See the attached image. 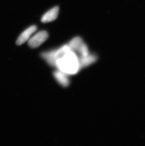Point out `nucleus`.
<instances>
[{"label": "nucleus", "mask_w": 145, "mask_h": 146, "mask_svg": "<svg viewBox=\"0 0 145 146\" xmlns=\"http://www.w3.org/2000/svg\"><path fill=\"white\" fill-rule=\"evenodd\" d=\"M56 67L66 74H75L80 70L79 57L70 50L57 60Z\"/></svg>", "instance_id": "1"}, {"label": "nucleus", "mask_w": 145, "mask_h": 146, "mask_svg": "<svg viewBox=\"0 0 145 146\" xmlns=\"http://www.w3.org/2000/svg\"><path fill=\"white\" fill-rule=\"evenodd\" d=\"M48 37L49 34L48 32L46 31H41L29 39L28 44L31 48H36L46 41Z\"/></svg>", "instance_id": "2"}, {"label": "nucleus", "mask_w": 145, "mask_h": 146, "mask_svg": "<svg viewBox=\"0 0 145 146\" xmlns=\"http://www.w3.org/2000/svg\"><path fill=\"white\" fill-rule=\"evenodd\" d=\"M37 27L35 25H33L26 29L18 37L16 40V44L18 46H20L25 43L29 38L31 35L37 30Z\"/></svg>", "instance_id": "3"}, {"label": "nucleus", "mask_w": 145, "mask_h": 146, "mask_svg": "<svg viewBox=\"0 0 145 146\" xmlns=\"http://www.w3.org/2000/svg\"><path fill=\"white\" fill-rule=\"evenodd\" d=\"M59 13V7L55 6L44 14L41 19L42 22L47 23L55 21L58 17Z\"/></svg>", "instance_id": "4"}, {"label": "nucleus", "mask_w": 145, "mask_h": 146, "mask_svg": "<svg viewBox=\"0 0 145 146\" xmlns=\"http://www.w3.org/2000/svg\"><path fill=\"white\" fill-rule=\"evenodd\" d=\"M53 76L60 85L63 87H67L69 85L70 80L67 75L60 70H56L53 72Z\"/></svg>", "instance_id": "5"}, {"label": "nucleus", "mask_w": 145, "mask_h": 146, "mask_svg": "<svg viewBox=\"0 0 145 146\" xmlns=\"http://www.w3.org/2000/svg\"><path fill=\"white\" fill-rule=\"evenodd\" d=\"M97 59L98 57L94 54H90L86 57H80L79 60L80 69L94 64Z\"/></svg>", "instance_id": "6"}, {"label": "nucleus", "mask_w": 145, "mask_h": 146, "mask_svg": "<svg viewBox=\"0 0 145 146\" xmlns=\"http://www.w3.org/2000/svg\"><path fill=\"white\" fill-rule=\"evenodd\" d=\"M84 42L82 38L79 36L74 37L68 44L71 49L74 52H77Z\"/></svg>", "instance_id": "7"}]
</instances>
